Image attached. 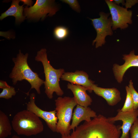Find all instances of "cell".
I'll list each match as a JSON object with an SVG mask.
<instances>
[{"instance_id":"6da1fadb","label":"cell","mask_w":138,"mask_h":138,"mask_svg":"<svg viewBox=\"0 0 138 138\" xmlns=\"http://www.w3.org/2000/svg\"><path fill=\"white\" fill-rule=\"evenodd\" d=\"M120 126L99 114L89 122L85 121L71 134L62 135L61 138H120Z\"/></svg>"},{"instance_id":"7a4b0ae2","label":"cell","mask_w":138,"mask_h":138,"mask_svg":"<svg viewBox=\"0 0 138 138\" xmlns=\"http://www.w3.org/2000/svg\"><path fill=\"white\" fill-rule=\"evenodd\" d=\"M28 54H23L20 50L16 58H13L12 60L14 66L9 77L12 79L13 84L15 85L18 81L25 80L30 84L31 88L26 94L29 95V93L32 89H34L37 93H41L40 87L44 84V81L40 78L37 73L32 71L28 64L27 60Z\"/></svg>"},{"instance_id":"3957f363","label":"cell","mask_w":138,"mask_h":138,"mask_svg":"<svg viewBox=\"0 0 138 138\" xmlns=\"http://www.w3.org/2000/svg\"><path fill=\"white\" fill-rule=\"evenodd\" d=\"M46 51L45 49H41L37 52L35 59L36 61L40 62L42 64L45 77L44 84L45 93L49 98L52 99L54 92L60 96L64 94L60 86L59 81L65 72L63 68L55 69L51 65L47 58Z\"/></svg>"},{"instance_id":"277c9868","label":"cell","mask_w":138,"mask_h":138,"mask_svg":"<svg viewBox=\"0 0 138 138\" xmlns=\"http://www.w3.org/2000/svg\"><path fill=\"white\" fill-rule=\"evenodd\" d=\"M12 125L17 134L27 136L36 135L44 130L43 123L39 118L27 110L19 112L14 116Z\"/></svg>"},{"instance_id":"5b68a950","label":"cell","mask_w":138,"mask_h":138,"mask_svg":"<svg viewBox=\"0 0 138 138\" xmlns=\"http://www.w3.org/2000/svg\"><path fill=\"white\" fill-rule=\"evenodd\" d=\"M56 115L58 119L56 132L61 135L70 134L73 110L77 104L74 98L60 96L55 100Z\"/></svg>"},{"instance_id":"8992f818","label":"cell","mask_w":138,"mask_h":138,"mask_svg":"<svg viewBox=\"0 0 138 138\" xmlns=\"http://www.w3.org/2000/svg\"><path fill=\"white\" fill-rule=\"evenodd\" d=\"M54 0H37L34 5L29 7L27 6L24 8L25 16L30 19L44 20L48 16H53L59 10Z\"/></svg>"},{"instance_id":"52a82bcc","label":"cell","mask_w":138,"mask_h":138,"mask_svg":"<svg viewBox=\"0 0 138 138\" xmlns=\"http://www.w3.org/2000/svg\"><path fill=\"white\" fill-rule=\"evenodd\" d=\"M109 13L100 12L99 18L90 19L97 33V36L93 42L94 45L96 42L95 47L101 46L106 42L105 38L107 36H111L113 32L112 29V22L111 17L108 18Z\"/></svg>"},{"instance_id":"ba28073f","label":"cell","mask_w":138,"mask_h":138,"mask_svg":"<svg viewBox=\"0 0 138 138\" xmlns=\"http://www.w3.org/2000/svg\"><path fill=\"white\" fill-rule=\"evenodd\" d=\"M110 12L112 22V29L115 30L117 28L121 30L127 28L128 24L132 23V11L116 4L112 1L105 0Z\"/></svg>"},{"instance_id":"9c48e42d","label":"cell","mask_w":138,"mask_h":138,"mask_svg":"<svg viewBox=\"0 0 138 138\" xmlns=\"http://www.w3.org/2000/svg\"><path fill=\"white\" fill-rule=\"evenodd\" d=\"M35 99V94H31L29 101L27 104L26 110L43 120L49 128L53 132H56L58 119L56 116L55 110L47 111L41 109L36 104Z\"/></svg>"},{"instance_id":"30bf717a","label":"cell","mask_w":138,"mask_h":138,"mask_svg":"<svg viewBox=\"0 0 138 138\" xmlns=\"http://www.w3.org/2000/svg\"><path fill=\"white\" fill-rule=\"evenodd\" d=\"M115 117L108 118L111 122L114 123L116 121L121 120L123 124L120 127L122 133L120 138H129V131L134 122L138 116V109L134 110L131 111L123 112L120 109Z\"/></svg>"},{"instance_id":"8fae6325","label":"cell","mask_w":138,"mask_h":138,"mask_svg":"<svg viewBox=\"0 0 138 138\" xmlns=\"http://www.w3.org/2000/svg\"><path fill=\"white\" fill-rule=\"evenodd\" d=\"M123 59L125 61L124 64L121 65L115 64L113 67L114 76L119 83L122 82L124 74L129 68L138 67V55L135 54L134 50L131 51L129 54L123 55Z\"/></svg>"},{"instance_id":"7c38bea8","label":"cell","mask_w":138,"mask_h":138,"mask_svg":"<svg viewBox=\"0 0 138 138\" xmlns=\"http://www.w3.org/2000/svg\"><path fill=\"white\" fill-rule=\"evenodd\" d=\"M88 74L83 71H76L75 72H65L62 76L61 79L71 83L79 85L87 88L90 93L94 82L89 79Z\"/></svg>"},{"instance_id":"4fadbf2b","label":"cell","mask_w":138,"mask_h":138,"mask_svg":"<svg viewBox=\"0 0 138 138\" xmlns=\"http://www.w3.org/2000/svg\"><path fill=\"white\" fill-rule=\"evenodd\" d=\"M97 116L96 113L89 107H85L77 105L73 114L72 121L70 130H74L83 121L89 122L91 118Z\"/></svg>"},{"instance_id":"5bb4252c","label":"cell","mask_w":138,"mask_h":138,"mask_svg":"<svg viewBox=\"0 0 138 138\" xmlns=\"http://www.w3.org/2000/svg\"><path fill=\"white\" fill-rule=\"evenodd\" d=\"M91 89L96 94L105 99L110 106L115 105L121 100L120 92L116 88H103L94 84Z\"/></svg>"},{"instance_id":"9a60e30c","label":"cell","mask_w":138,"mask_h":138,"mask_svg":"<svg viewBox=\"0 0 138 138\" xmlns=\"http://www.w3.org/2000/svg\"><path fill=\"white\" fill-rule=\"evenodd\" d=\"M67 88L73 93L74 99L77 105L87 107L90 105L92 100L87 93L88 89L82 86L69 83L67 85Z\"/></svg>"},{"instance_id":"2e32d148","label":"cell","mask_w":138,"mask_h":138,"mask_svg":"<svg viewBox=\"0 0 138 138\" xmlns=\"http://www.w3.org/2000/svg\"><path fill=\"white\" fill-rule=\"evenodd\" d=\"M19 0H12L10 7L5 12L2 14L0 17V19L2 20L9 16H14L15 18V22L17 24L23 21L26 18V17L23 15L24 7L23 5L20 6Z\"/></svg>"},{"instance_id":"e0dca14e","label":"cell","mask_w":138,"mask_h":138,"mask_svg":"<svg viewBox=\"0 0 138 138\" xmlns=\"http://www.w3.org/2000/svg\"><path fill=\"white\" fill-rule=\"evenodd\" d=\"M12 127L7 116L0 110V138H6L12 134Z\"/></svg>"},{"instance_id":"ac0fdd59","label":"cell","mask_w":138,"mask_h":138,"mask_svg":"<svg viewBox=\"0 0 138 138\" xmlns=\"http://www.w3.org/2000/svg\"><path fill=\"white\" fill-rule=\"evenodd\" d=\"M125 89L126 93L125 100L123 107L120 110L123 112L132 111L134 110V105L129 87L126 86Z\"/></svg>"},{"instance_id":"d6986e66","label":"cell","mask_w":138,"mask_h":138,"mask_svg":"<svg viewBox=\"0 0 138 138\" xmlns=\"http://www.w3.org/2000/svg\"><path fill=\"white\" fill-rule=\"evenodd\" d=\"M53 33L56 39L61 40L66 37L68 34V31L67 28L66 27L59 26L55 28Z\"/></svg>"},{"instance_id":"ffe728a7","label":"cell","mask_w":138,"mask_h":138,"mask_svg":"<svg viewBox=\"0 0 138 138\" xmlns=\"http://www.w3.org/2000/svg\"><path fill=\"white\" fill-rule=\"evenodd\" d=\"M128 87L133 103L134 110L137 109L138 108V93L134 88L131 80L129 81Z\"/></svg>"},{"instance_id":"44dd1931","label":"cell","mask_w":138,"mask_h":138,"mask_svg":"<svg viewBox=\"0 0 138 138\" xmlns=\"http://www.w3.org/2000/svg\"><path fill=\"white\" fill-rule=\"evenodd\" d=\"M16 92L13 86L3 89L0 94V98L8 99L15 96Z\"/></svg>"},{"instance_id":"7402d4cb","label":"cell","mask_w":138,"mask_h":138,"mask_svg":"<svg viewBox=\"0 0 138 138\" xmlns=\"http://www.w3.org/2000/svg\"><path fill=\"white\" fill-rule=\"evenodd\" d=\"M62 2L68 4L75 11L79 13L80 11V6L76 0H62Z\"/></svg>"},{"instance_id":"603a6c76","label":"cell","mask_w":138,"mask_h":138,"mask_svg":"<svg viewBox=\"0 0 138 138\" xmlns=\"http://www.w3.org/2000/svg\"><path fill=\"white\" fill-rule=\"evenodd\" d=\"M131 138H138V119L137 118L131 128L130 130Z\"/></svg>"},{"instance_id":"cb8c5ba5","label":"cell","mask_w":138,"mask_h":138,"mask_svg":"<svg viewBox=\"0 0 138 138\" xmlns=\"http://www.w3.org/2000/svg\"><path fill=\"white\" fill-rule=\"evenodd\" d=\"M126 1V3H125L124 5L125 8L127 9L131 8L136 4L138 3V0H127Z\"/></svg>"},{"instance_id":"d4e9b609","label":"cell","mask_w":138,"mask_h":138,"mask_svg":"<svg viewBox=\"0 0 138 138\" xmlns=\"http://www.w3.org/2000/svg\"><path fill=\"white\" fill-rule=\"evenodd\" d=\"M10 86L5 81L1 80H0V88L4 89Z\"/></svg>"},{"instance_id":"484cf974","label":"cell","mask_w":138,"mask_h":138,"mask_svg":"<svg viewBox=\"0 0 138 138\" xmlns=\"http://www.w3.org/2000/svg\"><path fill=\"white\" fill-rule=\"evenodd\" d=\"M20 1L23 3L24 5L25 4L27 5L28 6H31L33 3V2L31 0H21Z\"/></svg>"},{"instance_id":"4316f807","label":"cell","mask_w":138,"mask_h":138,"mask_svg":"<svg viewBox=\"0 0 138 138\" xmlns=\"http://www.w3.org/2000/svg\"><path fill=\"white\" fill-rule=\"evenodd\" d=\"M114 3L116 4L119 5L120 3H121L123 5H124L125 3L124 0H114Z\"/></svg>"},{"instance_id":"83f0119b","label":"cell","mask_w":138,"mask_h":138,"mask_svg":"<svg viewBox=\"0 0 138 138\" xmlns=\"http://www.w3.org/2000/svg\"><path fill=\"white\" fill-rule=\"evenodd\" d=\"M10 138H21L19 136L16 135H13Z\"/></svg>"}]
</instances>
